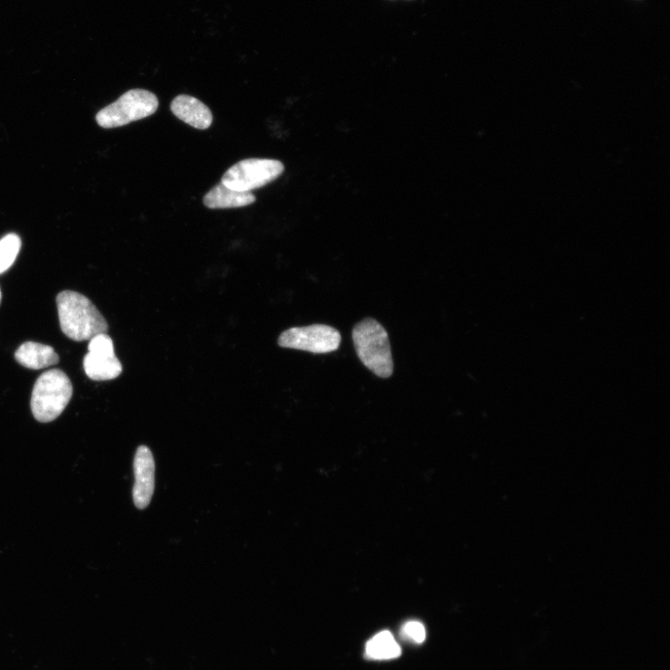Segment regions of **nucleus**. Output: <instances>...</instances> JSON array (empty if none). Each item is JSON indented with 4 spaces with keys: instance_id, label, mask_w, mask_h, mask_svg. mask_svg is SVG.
<instances>
[{
    "instance_id": "1",
    "label": "nucleus",
    "mask_w": 670,
    "mask_h": 670,
    "mask_svg": "<svg viewBox=\"0 0 670 670\" xmlns=\"http://www.w3.org/2000/svg\"><path fill=\"white\" fill-rule=\"evenodd\" d=\"M56 302L61 329L68 339L90 341L96 335L107 332L105 319L86 296L64 291L58 294Z\"/></svg>"
},
{
    "instance_id": "2",
    "label": "nucleus",
    "mask_w": 670,
    "mask_h": 670,
    "mask_svg": "<svg viewBox=\"0 0 670 670\" xmlns=\"http://www.w3.org/2000/svg\"><path fill=\"white\" fill-rule=\"evenodd\" d=\"M356 352L365 367L381 379L392 376L394 363L389 334L374 319H365L353 329Z\"/></svg>"
},
{
    "instance_id": "3",
    "label": "nucleus",
    "mask_w": 670,
    "mask_h": 670,
    "mask_svg": "<svg viewBox=\"0 0 670 670\" xmlns=\"http://www.w3.org/2000/svg\"><path fill=\"white\" fill-rule=\"evenodd\" d=\"M73 394L71 381L60 369H51L43 374L33 389L32 413L35 420L49 423L64 412Z\"/></svg>"
},
{
    "instance_id": "4",
    "label": "nucleus",
    "mask_w": 670,
    "mask_h": 670,
    "mask_svg": "<svg viewBox=\"0 0 670 670\" xmlns=\"http://www.w3.org/2000/svg\"><path fill=\"white\" fill-rule=\"evenodd\" d=\"M158 108L159 100L153 93L131 90L103 108L96 116V122L104 129L123 127L153 115Z\"/></svg>"
},
{
    "instance_id": "5",
    "label": "nucleus",
    "mask_w": 670,
    "mask_h": 670,
    "mask_svg": "<svg viewBox=\"0 0 670 670\" xmlns=\"http://www.w3.org/2000/svg\"><path fill=\"white\" fill-rule=\"evenodd\" d=\"M283 172L284 165L279 161L249 159L228 170L222 178V183L237 192H251L275 181Z\"/></svg>"
},
{
    "instance_id": "6",
    "label": "nucleus",
    "mask_w": 670,
    "mask_h": 670,
    "mask_svg": "<svg viewBox=\"0 0 670 670\" xmlns=\"http://www.w3.org/2000/svg\"><path fill=\"white\" fill-rule=\"evenodd\" d=\"M340 332L330 326L314 324L293 327L281 334L278 344L284 349L326 354L338 350L341 344Z\"/></svg>"
},
{
    "instance_id": "7",
    "label": "nucleus",
    "mask_w": 670,
    "mask_h": 670,
    "mask_svg": "<svg viewBox=\"0 0 670 670\" xmlns=\"http://www.w3.org/2000/svg\"><path fill=\"white\" fill-rule=\"evenodd\" d=\"M89 353L84 367L89 379L94 381L113 380L123 372V365L115 353L113 340L106 333H100L89 343Z\"/></svg>"
},
{
    "instance_id": "8",
    "label": "nucleus",
    "mask_w": 670,
    "mask_h": 670,
    "mask_svg": "<svg viewBox=\"0 0 670 670\" xmlns=\"http://www.w3.org/2000/svg\"><path fill=\"white\" fill-rule=\"evenodd\" d=\"M133 466V502L137 508L144 509L151 504L155 489V461L148 447H139Z\"/></svg>"
},
{
    "instance_id": "9",
    "label": "nucleus",
    "mask_w": 670,
    "mask_h": 670,
    "mask_svg": "<svg viewBox=\"0 0 670 670\" xmlns=\"http://www.w3.org/2000/svg\"><path fill=\"white\" fill-rule=\"evenodd\" d=\"M175 117L199 130H206L212 123L210 108L199 99L190 95H179L171 103Z\"/></svg>"
},
{
    "instance_id": "10",
    "label": "nucleus",
    "mask_w": 670,
    "mask_h": 670,
    "mask_svg": "<svg viewBox=\"0 0 670 670\" xmlns=\"http://www.w3.org/2000/svg\"><path fill=\"white\" fill-rule=\"evenodd\" d=\"M255 196L251 192H241L219 183L208 192L204 199V205L209 209H232L245 207L254 203Z\"/></svg>"
},
{
    "instance_id": "11",
    "label": "nucleus",
    "mask_w": 670,
    "mask_h": 670,
    "mask_svg": "<svg viewBox=\"0 0 670 670\" xmlns=\"http://www.w3.org/2000/svg\"><path fill=\"white\" fill-rule=\"evenodd\" d=\"M15 360L25 368L40 369L57 364L59 356L50 346L26 342L17 350Z\"/></svg>"
},
{
    "instance_id": "12",
    "label": "nucleus",
    "mask_w": 670,
    "mask_h": 670,
    "mask_svg": "<svg viewBox=\"0 0 670 670\" xmlns=\"http://www.w3.org/2000/svg\"><path fill=\"white\" fill-rule=\"evenodd\" d=\"M400 655V646L388 630L378 633L366 644L365 656L370 660H391Z\"/></svg>"
},
{
    "instance_id": "13",
    "label": "nucleus",
    "mask_w": 670,
    "mask_h": 670,
    "mask_svg": "<svg viewBox=\"0 0 670 670\" xmlns=\"http://www.w3.org/2000/svg\"><path fill=\"white\" fill-rule=\"evenodd\" d=\"M21 245V240L16 234H9L0 240V274H4L14 265Z\"/></svg>"
},
{
    "instance_id": "14",
    "label": "nucleus",
    "mask_w": 670,
    "mask_h": 670,
    "mask_svg": "<svg viewBox=\"0 0 670 670\" xmlns=\"http://www.w3.org/2000/svg\"><path fill=\"white\" fill-rule=\"evenodd\" d=\"M400 636L406 641L421 645L427 638L425 626L419 621H409L403 625Z\"/></svg>"
},
{
    "instance_id": "15",
    "label": "nucleus",
    "mask_w": 670,
    "mask_h": 670,
    "mask_svg": "<svg viewBox=\"0 0 670 670\" xmlns=\"http://www.w3.org/2000/svg\"><path fill=\"white\" fill-rule=\"evenodd\" d=\"M2 300H3V293H2V290H0V304H2Z\"/></svg>"
}]
</instances>
